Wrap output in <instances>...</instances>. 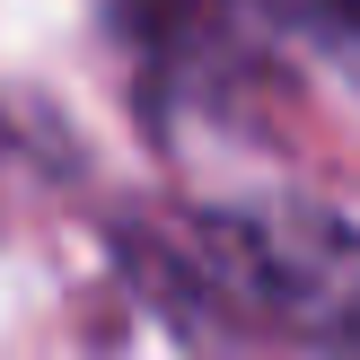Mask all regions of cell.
I'll return each instance as SVG.
<instances>
[{
	"instance_id": "1",
	"label": "cell",
	"mask_w": 360,
	"mask_h": 360,
	"mask_svg": "<svg viewBox=\"0 0 360 360\" xmlns=\"http://www.w3.org/2000/svg\"><path fill=\"white\" fill-rule=\"evenodd\" d=\"M202 281L238 290L264 326L360 352V220L326 202H211L193 211Z\"/></svg>"
},
{
	"instance_id": "2",
	"label": "cell",
	"mask_w": 360,
	"mask_h": 360,
	"mask_svg": "<svg viewBox=\"0 0 360 360\" xmlns=\"http://www.w3.org/2000/svg\"><path fill=\"white\" fill-rule=\"evenodd\" d=\"M255 9H273L281 27L326 35V44H360V0H255Z\"/></svg>"
}]
</instances>
